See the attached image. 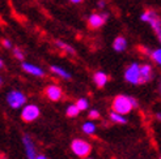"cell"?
<instances>
[{"mask_svg":"<svg viewBox=\"0 0 161 159\" xmlns=\"http://www.w3.org/2000/svg\"><path fill=\"white\" fill-rule=\"evenodd\" d=\"M55 44L58 46L60 50L66 51V52H67V54H69V55H74V54H75V50L72 49L71 46H68L67 43H64V42H62V41H56V42H55Z\"/></svg>","mask_w":161,"mask_h":159,"instance_id":"cell-18","label":"cell"},{"mask_svg":"<svg viewBox=\"0 0 161 159\" xmlns=\"http://www.w3.org/2000/svg\"><path fill=\"white\" fill-rule=\"evenodd\" d=\"M88 117L92 119V120H93V119H94V120H96V119H100V112L97 110H92V111H89V115H88Z\"/></svg>","mask_w":161,"mask_h":159,"instance_id":"cell-21","label":"cell"},{"mask_svg":"<svg viewBox=\"0 0 161 159\" xmlns=\"http://www.w3.org/2000/svg\"><path fill=\"white\" fill-rule=\"evenodd\" d=\"M96 129L97 128H96L94 123H92V121H86V123L83 124V132L85 134H93L96 132Z\"/></svg>","mask_w":161,"mask_h":159,"instance_id":"cell-17","label":"cell"},{"mask_svg":"<svg viewBox=\"0 0 161 159\" xmlns=\"http://www.w3.org/2000/svg\"><path fill=\"white\" fill-rule=\"evenodd\" d=\"M37 159H47V158H46L45 155H38V156H37Z\"/></svg>","mask_w":161,"mask_h":159,"instance_id":"cell-29","label":"cell"},{"mask_svg":"<svg viewBox=\"0 0 161 159\" xmlns=\"http://www.w3.org/2000/svg\"><path fill=\"white\" fill-rule=\"evenodd\" d=\"M109 18V13L102 12V13H92L88 17V25L92 29H100L103 23Z\"/></svg>","mask_w":161,"mask_h":159,"instance_id":"cell-6","label":"cell"},{"mask_svg":"<svg viewBox=\"0 0 161 159\" xmlns=\"http://www.w3.org/2000/svg\"><path fill=\"white\" fill-rule=\"evenodd\" d=\"M69 2H71V3H74V4H80V3L83 2V0H69Z\"/></svg>","mask_w":161,"mask_h":159,"instance_id":"cell-26","label":"cell"},{"mask_svg":"<svg viewBox=\"0 0 161 159\" xmlns=\"http://www.w3.org/2000/svg\"><path fill=\"white\" fill-rule=\"evenodd\" d=\"M7 102L12 108H20L21 106L25 105L26 98H25V95H24L22 93L17 91V90H13V91H11L9 94L7 95Z\"/></svg>","mask_w":161,"mask_h":159,"instance_id":"cell-5","label":"cell"},{"mask_svg":"<svg viewBox=\"0 0 161 159\" xmlns=\"http://www.w3.org/2000/svg\"><path fill=\"white\" fill-rule=\"evenodd\" d=\"M2 84H3V80H2V77H0V86H2Z\"/></svg>","mask_w":161,"mask_h":159,"instance_id":"cell-31","label":"cell"},{"mask_svg":"<svg viewBox=\"0 0 161 159\" xmlns=\"http://www.w3.org/2000/svg\"><path fill=\"white\" fill-rule=\"evenodd\" d=\"M79 112H80V108H79L76 105L68 106V107H67V111H66L67 116H69V117H76V116L79 115Z\"/></svg>","mask_w":161,"mask_h":159,"instance_id":"cell-19","label":"cell"},{"mask_svg":"<svg viewBox=\"0 0 161 159\" xmlns=\"http://www.w3.org/2000/svg\"><path fill=\"white\" fill-rule=\"evenodd\" d=\"M76 106L80 108V111H84V110H86L88 108V100L86 99H84V98H81V99H79L77 102H76Z\"/></svg>","mask_w":161,"mask_h":159,"instance_id":"cell-20","label":"cell"},{"mask_svg":"<svg viewBox=\"0 0 161 159\" xmlns=\"http://www.w3.org/2000/svg\"><path fill=\"white\" fill-rule=\"evenodd\" d=\"M3 46L5 47V49H11L12 43H11V41H8V39H4V41H3Z\"/></svg>","mask_w":161,"mask_h":159,"instance_id":"cell-24","label":"cell"},{"mask_svg":"<svg viewBox=\"0 0 161 159\" xmlns=\"http://www.w3.org/2000/svg\"><path fill=\"white\" fill-rule=\"evenodd\" d=\"M93 81L98 87H103L108 84L109 77H108V74L105 72H96L94 76H93Z\"/></svg>","mask_w":161,"mask_h":159,"instance_id":"cell-13","label":"cell"},{"mask_svg":"<svg viewBox=\"0 0 161 159\" xmlns=\"http://www.w3.org/2000/svg\"><path fill=\"white\" fill-rule=\"evenodd\" d=\"M160 159H161V155H160Z\"/></svg>","mask_w":161,"mask_h":159,"instance_id":"cell-32","label":"cell"},{"mask_svg":"<svg viewBox=\"0 0 161 159\" xmlns=\"http://www.w3.org/2000/svg\"><path fill=\"white\" fill-rule=\"evenodd\" d=\"M156 35H157V38H158V42L161 43V30H158V31H157Z\"/></svg>","mask_w":161,"mask_h":159,"instance_id":"cell-25","label":"cell"},{"mask_svg":"<svg viewBox=\"0 0 161 159\" xmlns=\"http://www.w3.org/2000/svg\"><path fill=\"white\" fill-rule=\"evenodd\" d=\"M97 7L100 8V9H103V8L106 7V2H105V0H98V3H97Z\"/></svg>","mask_w":161,"mask_h":159,"instance_id":"cell-23","label":"cell"},{"mask_svg":"<svg viewBox=\"0 0 161 159\" xmlns=\"http://www.w3.org/2000/svg\"><path fill=\"white\" fill-rule=\"evenodd\" d=\"M46 95H47V98L51 100H59L62 97V90L58 86L50 85V86H47V89H46Z\"/></svg>","mask_w":161,"mask_h":159,"instance_id":"cell-11","label":"cell"},{"mask_svg":"<svg viewBox=\"0 0 161 159\" xmlns=\"http://www.w3.org/2000/svg\"><path fill=\"white\" fill-rule=\"evenodd\" d=\"M3 67H4V63H3L2 59H0V68H3Z\"/></svg>","mask_w":161,"mask_h":159,"instance_id":"cell-30","label":"cell"},{"mask_svg":"<svg viewBox=\"0 0 161 159\" xmlns=\"http://www.w3.org/2000/svg\"><path fill=\"white\" fill-rule=\"evenodd\" d=\"M110 119H111V121H114L117 124H126L127 123V119L125 117V115L115 112V111H113V112L110 114Z\"/></svg>","mask_w":161,"mask_h":159,"instance_id":"cell-15","label":"cell"},{"mask_svg":"<svg viewBox=\"0 0 161 159\" xmlns=\"http://www.w3.org/2000/svg\"><path fill=\"white\" fill-rule=\"evenodd\" d=\"M140 20L143 22H147L155 33H157L158 30H161V17L158 16V13L156 11H153V9L144 11L140 14Z\"/></svg>","mask_w":161,"mask_h":159,"instance_id":"cell-2","label":"cell"},{"mask_svg":"<svg viewBox=\"0 0 161 159\" xmlns=\"http://www.w3.org/2000/svg\"><path fill=\"white\" fill-rule=\"evenodd\" d=\"M71 149H72V151H74L75 155H77L80 158H85V156L89 155L91 150H92V146H91V144H88L86 141L77 138V140L72 141Z\"/></svg>","mask_w":161,"mask_h":159,"instance_id":"cell-4","label":"cell"},{"mask_svg":"<svg viewBox=\"0 0 161 159\" xmlns=\"http://www.w3.org/2000/svg\"><path fill=\"white\" fill-rule=\"evenodd\" d=\"M156 117H157V120L161 121V112H157V114H156Z\"/></svg>","mask_w":161,"mask_h":159,"instance_id":"cell-28","label":"cell"},{"mask_svg":"<svg viewBox=\"0 0 161 159\" xmlns=\"http://www.w3.org/2000/svg\"><path fill=\"white\" fill-rule=\"evenodd\" d=\"M158 94L161 97V77H160V81H158Z\"/></svg>","mask_w":161,"mask_h":159,"instance_id":"cell-27","label":"cell"},{"mask_svg":"<svg viewBox=\"0 0 161 159\" xmlns=\"http://www.w3.org/2000/svg\"><path fill=\"white\" fill-rule=\"evenodd\" d=\"M149 58L153 60L157 65L161 67V49H156V50H152L149 54Z\"/></svg>","mask_w":161,"mask_h":159,"instance_id":"cell-16","label":"cell"},{"mask_svg":"<svg viewBox=\"0 0 161 159\" xmlns=\"http://www.w3.org/2000/svg\"><path fill=\"white\" fill-rule=\"evenodd\" d=\"M51 72L53 73H55V74H58V76H60V77H63V78H66V80H69L71 78V74L67 72L66 69H63L62 67H58V65H51Z\"/></svg>","mask_w":161,"mask_h":159,"instance_id":"cell-14","label":"cell"},{"mask_svg":"<svg viewBox=\"0 0 161 159\" xmlns=\"http://www.w3.org/2000/svg\"><path fill=\"white\" fill-rule=\"evenodd\" d=\"M39 116V108L36 105H26L22 108L21 117L24 121H34Z\"/></svg>","mask_w":161,"mask_h":159,"instance_id":"cell-7","label":"cell"},{"mask_svg":"<svg viewBox=\"0 0 161 159\" xmlns=\"http://www.w3.org/2000/svg\"><path fill=\"white\" fill-rule=\"evenodd\" d=\"M140 77H142V84L149 82L153 78V69L149 64H143L140 65Z\"/></svg>","mask_w":161,"mask_h":159,"instance_id":"cell-8","label":"cell"},{"mask_svg":"<svg viewBox=\"0 0 161 159\" xmlns=\"http://www.w3.org/2000/svg\"><path fill=\"white\" fill-rule=\"evenodd\" d=\"M22 69L28 72L29 74H33L36 77H42L45 74L43 69H41L37 65H33V64H29V63H22Z\"/></svg>","mask_w":161,"mask_h":159,"instance_id":"cell-10","label":"cell"},{"mask_svg":"<svg viewBox=\"0 0 161 159\" xmlns=\"http://www.w3.org/2000/svg\"><path fill=\"white\" fill-rule=\"evenodd\" d=\"M139 106L138 100L132 97H127V95H118L115 99L113 100V111L119 112L122 115H127L131 112L132 108H136Z\"/></svg>","mask_w":161,"mask_h":159,"instance_id":"cell-1","label":"cell"},{"mask_svg":"<svg viewBox=\"0 0 161 159\" xmlns=\"http://www.w3.org/2000/svg\"><path fill=\"white\" fill-rule=\"evenodd\" d=\"M125 80L131 85H142L140 64H138V63H131L125 70Z\"/></svg>","mask_w":161,"mask_h":159,"instance_id":"cell-3","label":"cell"},{"mask_svg":"<svg viewBox=\"0 0 161 159\" xmlns=\"http://www.w3.org/2000/svg\"><path fill=\"white\" fill-rule=\"evenodd\" d=\"M13 55H14V58L19 59V60H22V59H24V54H22V51L19 50V49H13Z\"/></svg>","mask_w":161,"mask_h":159,"instance_id":"cell-22","label":"cell"},{"mask_svg":"<svg viewBox=\"0 0 161 159\" xmlns=\"http://www.w3.org/2000/svg\"><path fill=\"white\" fill-rule=\"evenodd\" d=\"M113 49H114L117 52H123L127 49V39L122 35H119L114 39L113 42Z\"/></svg>","mask_w":161,"mask_h":159,"instance_id":"cell-12","label":"cell"},{"mask_svg":"<svg viewBox=\"0 0 161 159\" xmlns=\"http://www.w3.org/2000/svg\"><path fill=\"white\" fill-rule=\"evenodd\" d=\"M22 142H24V146H25V150H26L28 159H37L34 144H33V141L29 138V136H24L22 137Z\"/></svg>","mask_w":161,"mask_h":159,"instance_id":"cell-9","label":"cell"}]
</instances>
